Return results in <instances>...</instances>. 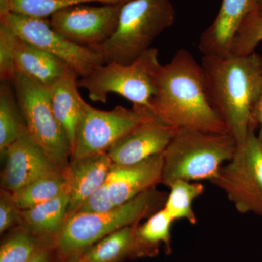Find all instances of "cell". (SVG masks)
Wrapping results in <instances>:
<instances>
[{"instance_id":"obj_1","label":"cell","mask_w":262,"mask_h":262,"mask_svg":"<svg viewBox=\"0 0 262 262\" xmlns=\"http://www.w3.org/2000/svg\"><path fill=\"white\" fill-rule=\"evenodd\" d=\"M150 105L159 121L176 130L229 134L208 97L201 64L186 50H179L171 61L160 67Z\"/></svg>"},{"instance_id":"obj_2","label":"cell","mask_w":262,"mask_h":262,"mask_svg":"<svg viewBox=\"0 0 262 262\" xmlns=\"http://www.w3.org/2000/svg\"><path fill=\"white\" fill-rule=\"evenodd\" d=\"M201 67L213 107L236 143L256 130L253 111L262 88V56H203Z\"/></svg>"},{"instance_id":"obj_3","label":"cell","mask_w":262,"mask_h":262,"mask_svg":"<svg viewBox=\"0 0 262 262\" xmlns=\"http://www.w3.org/2000/svg\"><path fill=\"white\" fill-rule=\"evenodd\" d=\"M237 143L227 133L179 129L163 152L161 184L211 181L232 159Z\"/></svg>"},{"instance_id":"obj_4","label":"cell","mask_w":262,"mask_h":262,"mask_svg":"<svg viewBox=\"0 0 262 262\" xmlns=\"http://www.w3.org/2000/svg\"><path fill=\"white\" fill-rule=\"evenodd\" d=\"M167 196L155 187L110 211L71 215L55 239L57 253L61 256L82 254L108 234L149 218L163 208Z\"/></svg>"},{"instance_id":"obj_5","label":"cell","mask_w":262,"mask_h":262,"mask_svg":"<svg viewBox=\"0 0 262 262\" xmlns=\"http://www.w3.org/2000/svg\"><path fill=\"white\" fill-rule=\"evenodd\" d=\"M175 18V8L170 0H130L122 5L113 35L94 51L105 63H132L151 48Z\"/></svg>"},{"instance_id":"obj_6","label":"cell","mask_w":262,"mask_h":262,"mask_svg":"<svg viewBox=\"0 0 262 262\" xmlns=\"http://www.w3.org/2000/svg\"><path fill=\"white\" fill-rule=\"evenodd\" d=\"M161 66L158 50L151 48L132 63L98 66L90 75L79 78L78 86L87 90L94 102L106 103L108 94H117L132 102L133 106L151 111Z\"/></svg>"},{"instance_id":"obj_7","label":"cell","mask_w":262,"mask_h":262,"mask_svg":"<svg viewBox=\"0 0 262 262\" xmlns=\"http://www.w3.org/2000/svg\"><path fill=\"white\" fill-rule=\"evenodd\" d=\"M27 133L58 168L66 170L72 148L52 108L49 88L15 72L11 80Z\"/></svg>"},{"instance_id":"obj_8","label":"cell","mask_w":262,"mask_h":262,"mask_svg":"<svg viewBox=\"0 0 262 262\" xmlns=\"http://www.w3.org/2000/svg\"><path fill=\"white\" fill-rule=\"evenodd\" d=\"M225 193L241 213L262 217V146L255 131H251L210 181Z\"/></svg>"},{"instance_id":"obj_9","label":"cell","mask_w":262,"mask_h":262,"mask_svg":"<svg viewBox=\"0 0 262 262\" xmlns=\"http://www.w3.org/2000/svg\"><path fill=\"white\" fill-rule=\"evenodd\" d=\"M154 117L149 110L118 106L104 111L84 102L76 129L71 158L107 151L122 136L138 124Z\"/></svg>"},{"instance_id":"obj_10","label":"cell","mask_w":262,"mask_h":262,"mask_svg":"<svg viewBox=\"0 0 262 262\" xmlns=\"http://www.w3.org/2000/svg\"><path fill=\"white\" fill-rule=\"evenodd\" d=\"M5 21L20 39L65 62L80 78L105 63L97 52L71 42L54 30L46 19L12 13Z\"/></svg>"},{"instance_id":"obj_11","label":"cell","mask_w":262,"mask_h":262,"mask_svg":"<svg viewBox=\"0 0 262 262\" xmlns=\"http://www.w3.org/2000/svg\"><path fill=\"white\" fill-rule=\"evenodd\" d=\"M122 5H82L58 10L51 16V27L71 42L94 50L113 35Z\"/></svg>"},{"instance_id":"obj_12","label":"cell","mask_w":262,"mask_h":262,"mask_svg":"<svg viewBox=\"0 0 262 262\" xmlns=\"http://www.w3.org/2000/svg\"><path fill=\"white\" fill-rule=\"evenodd\" d=\"M6 163L1 173V189L16 192L20 188L57 170L56 166L27 130L24 132L3 155Z\"/></svg>"},{"instance_id":"obj_13","label":"cell","mask_w":262,"mask_h":262,"mask_svg":"<svg viewBox=\"0 0 262 262\" xmlns=\"http://www.w3.org/2000/svg\"><path fill=\"white\" fill-rule=\"evenodd\" d=\"M177 130L156 117L138 124L108 149L107 153L117 165H132L163 154Z\"/></svg>"},{"instance_id":"obj_14","label":"cell","mask_w":262,"mask_h":262,"mask_svg":"<svg viewBox=\"0 0 262 262\" xmlns=\"http://www.w3.org/2000/svg\"><path fill=\"white\" fill-rule=\"evenodd\" d=\"M163 164L162 154L132 165L114 163L106 182L113 204L120 206L161 184Z\"/></svg>"},{"instance_id":"obj_15","label":"cell","mask_w":262,"mask_h":262,"mask_svg":"<svg viewBox=\"0 0 262 262\" xmlns=\"http://www.w3.org/2000/svg\"><path fill=\"white\" fill-rule=\"evenodd\" d=\"M257 0H222L216 18L201 34L200 51L203 56H226L231 54L234 38Z\"/></svg>"},{"instance_id":"obj_16","label":"cell","mask_w":262,"mask_h":262,"mask_svg":"<svg viewBox=\"0 0 262 262\" xmlns=\"http://www.w3.org/2000/svg\"><path fill=\"white\" fill-rule=\"evenodd\" d=\"M113 162L106 151L71 158L66 169L70 194L68 217L96 189L106 183Z\"/></svg>"},{"instance_id":"obj_17","label":"cell","mask_w":262,"mask_h":262,"mask_svg":"<svg viewBox=\"0 0 262 262\" xmlns=\"http://www.w3.org/2000/svg\"><path fill=\"white\" fill-rule=\"evenodd\" d=\"M15 72L28 76L47 88L74 71L59 58L20 38L15 51Z\"/></svg>"},{"instance_id":"obj_18","label":"cell","mask_w":262,"mask_h":262,"mask_svg":"<svg viewBox=\"0 0 262 262\" xmlns=\"http://www.w3.org/2000/svg\"><path fill=\"white\" fill-rule=\"evenodd\" d=\"M78 80L77 74L72 71L49 88L53 113L64 130L72 149L85 102L79 93Z\"/></svg>"},{"instance_id":"obj_19","label":"cell","mask_w":262,"mask_h":262,"mask_svg":"<svg viewBox=\"0 0 262 262\" xmlns=\"http://www.w3.org/2000/svg\"><path fill=\"white\" fill-rule=\"evenodd\" d=\"M68 192L21 212L20 227L42 238L55 239L61 232L70 208Z\"/></svg>"},{"instance_id":"obj_20","label":"cell","mask_w":262,"mask_h":262,"mask_svg":"<svg viewBox=\"0 0 262 262\" xmlns=\"http://www.w3.org/2000/svg\"><path fill=\"white\" fill-rule=\"evenodd\" d=\"M139 225L127 226L108 234L81 256L87 262H122L141 258L137 237Z\"/></svg>"},{"instance_id":"obj_21","label":"cell","mask_w":262,"mask_h":262,"mask_svg":"<svg viewBox=\"0 0 262 262\" xmlns=\"http://www.w3.org/2000/svg\"><path fill=\"white\" fill-rule=\"evenodd\" d=\"M67 192L68 181L66 170H57L34 179L12 193L17 206L24 211Z\"/></svg>"},{"instance_id":"obj_22","label":"cell","mask_w":262,"mask_h":262,"mask_svg":"<svg viewBox=\"0 0 262 262\" xmlns=\"http://www.w3.org/2000/svg\"><path fill=\"white\" fill-rule=\"evenodd\" d=\"M175 222L163 208L150 215L142 225H138L137 237L141 258L155 257L163 245L165 253H172V225Z\"/></svg>"},{"instance_id":"obj_23","label":"cell","mask_w":262,"mask_h":262,"mask_svg":"<svg viewBox=\"0 0 262 262\" xmlns=\"http://www.w3.org/2000/svg\"><path fill=\"white\" fill-rule=\"evenodd\" d=\"M11 82H2L0 85V151H5L27 131L25 121Z\"/></svg>"},{"instance_id":"obj_24","label":"cell","mask_w":262,"mask_h":262,"mask_svg":"<svg viewBox=\"0 0 262 262\" xmlns=\"http://www.w3.org/2000/svg\"><path fill=\"white\" fill-rule=\"evenodd\" d=\"M165 206L168 214L174 221L187 220L191 225L198 223V217L193 209V202L204 193L205 187L199 182L178 180L169 187Z\"/></svg>"},{"instance_id":"obj_25","label":"cell","mask_w":262,"mask_h":262,"mask_svg":"<svg viewBox=\"0 0 262 262\" xmlns=\"http://www.w3.org/2000/svg\"><path fill=\"white\" fill-rule=\"evenodd\" d=\"M53 239L42 238L18 226L3 239L0 246V262H28L38 249Z\"/></svg>"},{"instance_id":"obj_26","label":"cell","mask_w":262,"mask_h":262,"mask_svg":"<svg viewBox=\"0 0 262 262\" xmlns=\"http://www.w3.org/2000/svg\"><path fill=\"white\" fill-rule=\"evenodd\" d=\"M12 13L32 18L46 19L58 10L93 3L123 5L130 0H11Z\"/></svg>"},{"instance_id":"obj_27","label":"cell","mask_w":262,"mask_h":262,"mask_svg":"<svg viewBox=\"0 0 262 262\" xmlns=\"http://www.w3.org/2000/svg\"><path fill=\"white\" fill-rule=\"evenodd\" d=\"M261 41L262 18L253 11L245 20L234 38L231 53L238 56L251 54Z\"/></svg>"},{"instance_id":"obj_28","label":"cell","mask_w":262,"mask_h":262,"mask_svg":"<svg viewBox=\"0 0 262 262\" xmlns=\"http://www.w3.org/2000/svg\"><path fill=\"white\" fill-rule=\"evenodd\" d=\"M19 37L5 21L0 22V80L11 82L15 75V56Z\"/></svg>"},{"instance_id":"obj_29","label":"cell","mask_w":262,"mask_h":262,"mask_svg":"<svg viewBox=\"0 0 262 262\" xmlns=\"http://www.w3.org/2000/svg\"><path fill=\"white\" fill-rule=\"evenodd\" d=\"M21 210L13 199V193L5 189L0 191V232L4 233L10 229L20 226Z\"/></svg>"},{"instance_id":"obj_30","label":"cell","mask_w":262,"mask_h":262,"mask_svg":"<svg viewBox=\"0 0 262 262\" xmlns=\"http://www.w3.org/2000/svg\"><path fill=\"white\" fill-rule=\"evenodd\" d=\"M115 207L116 206L111 201L106 183H105L92 193L72 215L78 214V213H103V212L110 211Z\"/></svg>"},{"instance_id":"obj_31","label":"cell","mask_w":262,"mask_h":262,"mask_svg":"<svg viewBox=\"0 0 262 262\" xmlns=\"http://www.w3.org/2000/svg\"><path fill=\"white\" fill-rule=\"evenodd\" d=\"M57 251L55 243H51L43 246L34 253L28 262H56ZM59 262V256L58 261Z\"/></svg>"},{"instance_id":"obj_32","label":"cell","mask_w":262,"mask_h":262,"mask_svg":"<svg viewBox=\"0 0 262 262\" xmlns=\"http://www.w3.org/2000/svg\"><path fill=\"white\" fill-rule=\"evenodd\" d=\"M253 120L256 128L259 129L257 135L258 140L262 146V88L259 97L253 111Z\"/></svg>"},{"instance_id":"obj_33","label":"cell","mask_w":262,"mask_h":262,"mask_svg":"<svg viewBox=\"0 0 262 262\" xmlns=\"http://www.w3.org/2000/svg\"><path fill=\"white\" fill-rule=\"evenodd\" d=\"M12 13L11 0H0V22L5 21Z\"/></svg>"},{"instance_id":"obj_34","label":"cell","mask_w":262,"mask_h":262,"mask_svg":"<svg viewBox=\"0 0 262 262\" xmlns=\"http://www.w3.org/2000/svg\"><path fill=\"white\" fill-rule=\"evenodd\" d=\"M59 256V255H58ZM59 262H87L84 261L80 254L70 255V256H59Z\"/></svg>"},{"instance_id":"obj_35","label":"cell","mask_w":262,"mask_h":262,"mask_svg":"<svg viewBox=\"0 0 262 262\" xmlns=\"http://www.w3.org/2000/svg\"><path fill=\"white\" fill-rule=\"evenodd\" d=\"M254 13L262 18V0H257L256 1Z\"/></svg>"}]
</instances>
